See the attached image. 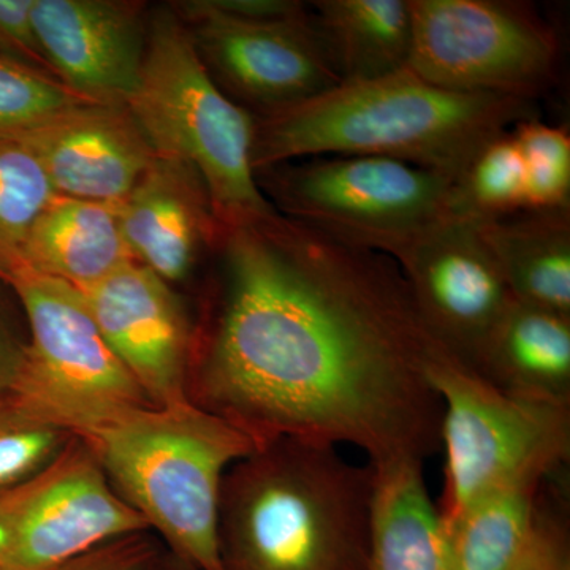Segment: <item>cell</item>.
Returning a JSON list of instances; mask_svg holds the SVG:
<instances>
[{"label":"cell","instance_id":"23","mask_svg":"<svg viewBox=\"0 0 570 570\" xmlns=\"http://www.w3.org/2000/svg\"><path fill=\"white\" fill-rule=\"evenodd\" d=\"M56 195L31 146L0 134V279L20 268L29 230Z\"/></svg>","mask_w":570,"mask_h":570},{"label":"cell","instance_id":"25","mask_svg":"<svg viewBox=\"0 0 570 570\" xmlns=\"http://www.w3.org/2000/svg\"><path fill=\"white\" fill-rule=\"evenodd\" d=\"M73 438L20 397H0V497L50 466Z\"/></svg>","mask_w":570,"mask_h":570},{"label":"cell","instance_id":"5","mask_svg":"<svg viewBox=\"0 0 570 570\" xmlns=\"http://www.w3.org/2000/svg\"><path fill=\"white\" fill-rule=\"evenodd\" d=\"M127 107L156 154L200 175L220 227L277 213L255 181L254 116L217 88L171 6L151 13L140 81Z\"/></svg>","mask_w":570,"mask_h":570},{"label":"cell","instance_id":"15","mask_svg":"<svg viewBox=\"0 0 570 570\" xmlns=\"http://www.w3.org/2000/svg\"><path fill=\"white\" fill-rule=\"evenodd\" d=\"M61 197L119 205L156 151L127 105L85 104L18 134Z\"/></svg>","mask_w":570,"mask_h":570},{"label":"cell","instance_id":"33","mask_svg":"<svg viewBox=\"0 0 570 570\" xmlns=\"http://www.w3.org/2000/svg\"><path fill=\"white\" fill-rule=\"evenodd\" d=\"M0 570H7V569H6V568H3V566H2V564H0Z\"/></svg>","mask_w":570,"mask_h":570},{"label":"cell","instance_id":"10","mask_svg":"<svg viewBox=\"0 0 570 570\" xmlns=\"http://www.w3.org/2000/svg\"><path fill=\"white\" fill-rule=\"evenodd\" d=\"M148 531L78 436L50 466L0 497V564L7 570H56L110 540Z\"/></svg>","mask_w":570,"mask_h":570},{"label":"cell","instance_id":"19","mask_svg":"<svg viewBox=\"0 0 570 570\" xmlns=\"http://www.w3.org/2000/svg\"><path fill=\"white\" fill-rule=\"evenodd\" d=\"M475 374L512 395L570 404V316L513 299Z\"/></svg>","mask_w":570,"mask_h":570},{"label":"cell","instance_id":"16","mask_svg":"<svg viewBox=\"0 0 570 570\" xmlns=\"http://www.w3.org/2000/svg\"><path fill=\"white\" fill-rule=\"evenodd\" d=\"M118 214L134 261L170 285L189 279L206 255L216 253L220 225L208 190L181 160L156 154Z\"/></svg>","mask_w":570,"mask_h":570},{"label":"cell","instance_id":"12","mask_svg":"<svg viewBox=\"0 0 570 570\" xmlns=\"http://www.w3.org/2000/svg\"><path fill=\"white\" fill-rule=\"evenodd\" d=\"M387 257L400 269L428 333L475 373L491 332L515 299L478 223L449 214Z\"/></svg>","mask_w":570,"mask_h":570},{"label":"cell","instance_id":"26","mask_svg":"<svg viewBox=\"0 0 570 570\" xmlns=\"http://www.w3.org/2000/svg\"><path fill=\"white\" fill-rule=\"evenodd\" d=\"M82 99L48 71L0 51V134H21L80 105Z\"/></svg>","mask_w":570,"mask_h":570},{"label":"cell","instance_id":"3","mask_svg":"<svg viewBox=\"0 0 570 570\" xmlns=\"http://www.w3.org/2000/svg\"><path fill=\"white\" fill-rule=\"evenodd\" d=\"M374 468L336 445L279 438L228 469L224 570H367Z\"/></svg>","mask_w":570,"mask_h":570},{"label":"cell","instance_id":"13","mask_svg":"<svg viewBox=\"0 0 570 570\" xmlns=\"http://www.w3.org/2000/svg\"><path fill=\"white\" fill-rule=\"evenodd\" d=\"M81 292L111 351L153 406L190 401L195 337L175 288L132 261Z\"/></svg>","mask_w":570,"mask_h":570},{"label":"cell","instance_id":"28","mask_svg":"<svg viewBox=\"0 0 570 570\" xmlns=\"http://www.w3.org/2000/svg\"><path fill=\"white\" fill-rule=\"evenodd\" d=\"M566 471L546 483L538 521L510 570H570L569 487Z\"/></svg>","mask_w":570,"mask_h":570},{"label":"cell","instance_id":"20","mask_svg":"<svg viewBox=\"0 0 570 570\" xmlns=\"http://www.w3.org/2000/svg\"><path fill=\"white\" fill-rule=\"evenodd\" d=\"M517 302L570 316V206L478 223Z\"/></svg>","mask_w":570,"mask_h":570},{"label":"cell","instance_id":"27","mask_svg":"<svg viewBox=\"0 0 570 570\" xmlns=\"http://www.w3.org/2000/svg\"><path fill=\"white\" fill-rule=\"evenodd\" d=\"M524 165L527 208L553 209L570 206V135L564 127L539 118L527 119L512 129Z\"/></svg>","mask_w":570,"mask_h":570},{"label":"cell","instance_id":"2","mask_svg":"<svg viewBox=\"0 0 570 570\" xmlns=\"http://www.w3.org/2000/svg\"><path fill=\"white\" fill-rule=\"evenodd\" d=\"M538 118L534 100L448 91L409 69L340 82L285 110L254 116V174L317 156L387 157L452 179L491 140Z\"/></svg>","mask_w":570,"mask_h":570},{"label":"cell","instance_id":"9","mask_svg":"<svg viewBox=\"0 0 570 570\" xmlns=\"http://www.w3.org/2000/svg\"><path fill=\"white\" fill-rule=\"evenodd\" d=\"M419 78L466 94L534 100L554 78L560 43L532 7L512 0H409Z\"/></svg>","mask_w":570,"mask_h":570},{"label":"cell","instance_id":"6","mask_svg":"<svg viewBox=\"0 0 570 570\" xmlns=\"http://www.w3.org/2000/svg\"><path fill=\"white\" fill-rule=\"evenodd\" d=\"M430 379L442 403L444 489L436 504L445 527L491 490L568 469L570 404L512 395L445 352Z\"/></svg>","mask_w":570,"mask_h":570},{"label":"cell","instance_id":"11","mask_svg":"<svg viewBox=\"0 0 570 570\" xmlns=\"http://www.w3.org/2000/svg\"><path fill=\"white\" fill-rule=\"evenodd\" d=\"M170 6L217 88L253 116L306 102L341 82L313 13L247 20L209 9L205 0Z\"/></svg>","mask_w":570,"mask_h":570},{"label":"cell","instance_id":"7","mask_svg":"<svg viewBox=\"0 0 570 570\" xmlns=\"http://www.w3.org/2000/svg\"><path fill=\"white\" fill-rule=\"evenodd\" d=\"M3 283L17 296L29 333L14 396L86 441L154 407L111 351L80 288L28 268L14 269Z\"/></svg>","mask_w":570,"mask_h":570},{"label":"cell","instance_id":"17","mask_svg":"<svg viewBox=\"0 0 570 570\" xmlns=\"http://www.w3.org/2000/svg\"><path fill=\"white\" fill-rule=\"evenodd\" d=\"M371 464L367 570H455L448 527L423 478L425 463L397 459Z\"/></svg>","mask_w":570,"mask_h":570},{"label":"cell","instance_id":"31","mask_svg":"<svg viewBox=\"0 0 570 570\" xmlns=\"http://www.w3.org/2000/svg\"><path fill=\"white\" fill-rule=\"evenodd\" d=\"M32 6L33 0H0V51L52 75L33 29Z\"/></svg>","mask_w":570,"mask_h":570},{"label":"cell","instance_id":"22","mask_svg":"<svg viewBox=\"0 0 570 570\" xmlns=\"http://www.w3.org/2000/svg\"><path fill=\"white\" fill-rule=\"evenodd\" d=\"M549 480L510 483L475 499L448 528L455 570H510L530 542Z\"/></svg>","mask_w":570,"mask_h":570},{"label":"cell","instance_id":"32","mask_svg":"<svg viewBox=\"0 0 570 570\" xmlns=\"http://www.w3.org/2000/svg\"><path fill=\"white\" fill-rule=\"evenodd\" d=\"M142 570H195V569L190 568V566L186 564V562L178 560V558H176L175 554H171L170 551H168V553H163V551H159V553H157V557L154 558V560L151 562H149V564L146 566V568Z\"/></svg>","mask_w":570,"mask_h":570},{"label":"cell","instance_id":"8","mask_svg":"<svg viewBox=\"0 0 570 570\" xmlns=\"http://www.w3.org/2000/svg\"><path fill=\"white\" fill-rule=\"evenodd\" d=\"M281 216L387 255L450 214L452 179L374 156H317L255 171Z\"/></svg>","mask_w":570,"mask_h":570},{"label":"cell","instance_id":"21","mask_svg":"<svg viewBox=\"0 0 570 570\" xmlns=\"http://www.w3.org/2000/svg\"><path fill=\"white\" fill-rule=\"evenodd\" d=\"M309 7L341 82L377 80L407 69L409 0H316Z\"/></svg>","mask_w":570,"mask_h":570},{"label":"cell","instance_id":"29","mask_svg":"<svg viewBox=\"0 0 570 570\" xmlns=\"http://www.w3.org/2000/svg\"><path fill=\"white\" fill-rule=\"evenodd\" d=\"M148 532L110 540L56 570H142L159 553Z\"/></svg>","mask_w":570,"mask_h":570},{"label":"cell","instance_id":"30","mask_svg":"<svg viewBox=\"0 0 570 570\" xmlns=\"http://www.w3.org/2000/svg\"><path fill=\"white\" fill-rule=\"evenodd\" d=\"M9 294V285L0 279V397L13 395L20 384L29 347V333Z\"/></svg>","mask_w":570,"mask_h":570},{"label":"cell","instance_id":"1","mask_svg":"<svg viewBox=\"0 0 570 570\" xmlns=\"http://www.w3.org/2000/svg\"><path fill=\"white\" fill-rule=\"evenodd\" d=\"M220 287L195 352V401L255 444L354 445L425 463L442 403L428 333L395 262L279 213L220 227Z\"/></svg>","mask_w":570,"mask_h":570},{"label":"cell","instance_id":"24","mask_svg":"<svg viewBox=\"0 0 570 570\" xmlns=\"http://www.w3.org/2000/svg\"><path fill=\"white\" fill-rule=\"evenodd\" d=\"M524 208V165L509 130L491 140L453 183L450 214L485 223Z\"/></svg>","mask_w":570,"mask_h":570},{"label":"cell","instance_id":"14","mask_svg":"<svg viewBox=\"0 0 570 570\" xmlns=\"http://www.w3.org/2000/svg\"><path fill=\"white\" fill-rule=\"evenodd\" d=\"M32 22L59 81L89 102H129L148 48L151 13L146 3L33 0Z\"/></svg>","mask_w":570,"mask_h":570},{"label":"cell","instance_id":"4","mask_svg":"<svg viewBox=\"0 0 570 570\" xmlns=\"http://www.w3.org/2000/svg\"><path fill=\"white\" fill-rule=\"evenodd\" d=\"M86 442L171 554L195 570H224L220 490L228 469L257 449L245 431L190 400L135 411Z\"/></svg>","mask_w":570,"mask_h":570},{"label":"cell","instance_id":"18","mask_svg":"<svg viewBox=\"0 0 570 570\" xmlns=\"http://www.w3.org/2000/svg\"><path fill=\"white\" fill-rule=\"evenodd\" d=\"M132 261L118 205L56 195L29 230L20 268L86 291Z\"/></svg>","mask_w":570,"mask_h":570}]
</instances>
